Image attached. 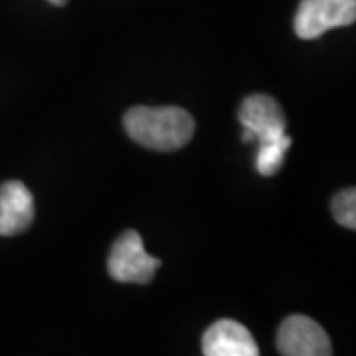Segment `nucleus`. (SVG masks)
<instances>
[{"label": "nucleus", "instance_id": "nucleus-9", "mask_svg": "<svg viewBox=\"0 0 356 356\" xmlns=\"http://www.w3.org/2000/svg\"><path fill=\"white\" fill-rule=\"evenodd\" d=\"M48 2H51L54 6H64L67 0H48Z\"/></svg>", "mask_w": 356, "mask_h": 356}, {"label": "nucleus", "instance_id": "nucleus-4", "mask_svg": "<svg viewBox=\"0 0 356 356\" xmlns=\"http://www.w3.org/2000/svg\"><path fill=\"white\" fill-rule=\"evenodd\" d=\"M356 0H301L295 14V34L315 40L332 28L355 24Z\"/></svg>", "mask_w": 356, "mask_h": 356}, {"label": "nucleus", "instance_id": "nucleus-6", "mask_svg": "<svg viewBox=\"0 0 356 356\" xmlns=\"http://www.w3.org/2000/svg\"><path fill=\"white\" fill-rule=\"evenodd\" d=\"M204 356H259L254 334L242 323L222 318L202 337Z\"/></svg>", "mask_w": 356, "mask_h": 356}, {"label": "nucleus", "instance_id": "nucleus-1", "mask_svg": "<svg viewBox=\"0 0 356 356\" xmlns=\"http://www.w3.org/2000/svg\"><path fill=\"white\" fill-rule=\"evenodd\" d=\"M238 119L243 129H248L259 149L255 154V168L261 177H273L285 161L291 147V137H287V117L281 105L269 95H250L240 107Z\"/></svg>", "mask_w": 356, "mask_h": 356}, {"label": "nucleus", "instance_id": "nucleus-5", "mask_svg": "<svg viewBox=\"0 0 356 356\" xmlns=\"http://www.w3.org/2000/svg\"><path fill=\"white\" fill-rule=\"evenodd\" d=\"M277 350L281 356H332L327 331L305 315H291L281 323Z\"/></svg>", "mask_w": 356, "mask_h": 356}, {"label": "nucleus", "instance_id": "nucleus-2", "mask_svg": "<svg viewBox=\"0 0 356 356\" xmlns=\"http://www.w3.org/2000/svg\"><path fill=\"white\" fill-rule=\"evenodd\" d=\"M123 123L131 139L159 153L178 151L194 137V119L180 107H133Z\"/></svg>", "mask_w": 356, "mask_h": 356}, {"label": "nucleus", "instance_id": "nucleus-3", "mask_svg": "<svg viewBox=\"0 0 356 356\" xmlns=\"http://www.w3.org/2000/svg\"><path fill=\"white\" fill-rule=\"evenodd\" d=\"M161 267V259L147 254L145 243L139 232L127 229L115 240L107 269L109 275L119 283H149L153 280L156 269Z\"/></svg>", "mask_w": 356, "mask_h": 356}, {"label": "nucleus", "instance_id": "nucleus-7", "mask_svg": "<svg viewBox=\"0 0 356 356\" xmlns=\"http://www.w3.org/2000/svg\"><path fill=\"white\" fill-rule=\"evenodd\" d=\"M34 196L20 180L0 186V236H16L34 222Z\"/></svg>", "mask_w": 356, "mask_h": 356}, {"label": "nucleus", "instance_id": "nucleus-8", "mask_svg": "<svg viewBox=\"0 0 356 356\" xmlns=\"http://www.w3.org/2000/svg\"><path fill=\"white\" fill-rule=\"evenodd\" d=\"M332 216L334 220L348 229L356 228V191L355 188H344L331 202Z\"/></svg>", "mask_w": 356, "mask_h": 356}]
</instances>
